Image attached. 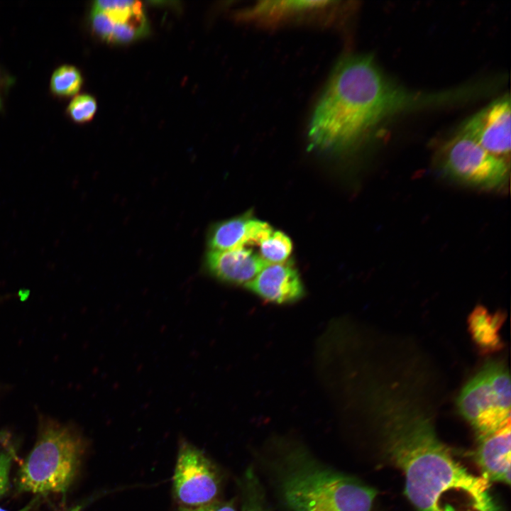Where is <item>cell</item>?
<instances>
[{
	"instance_id": "6da1fadb",
	"label": "cell",
	"mask_w": 511,
	"mask_h": 511,
	"mask_svg": "<svg viewBox=\"0 0 511 511\" xmlns=\"http://www.w3.org/2000/svg\"><path fill=\"white\" fill-rule=\"evenodd\" d=\"M370 393L383 449L403 473L405 495L418 511H502L490 482L454 458L419 404L390 388Z\"/></svg>"
},
{
	"instance_id": "7a4b0ae2",
	"label": "cell",
	"mask_w": 511,
	"mask_h": 511,
	"mask_svg": "<svg viewBox=\"0 0 511 511\" xmlns=\"http://www.w3.org/2000/svg\"><path fill=\"white\" fill-rule=\"evenodd\" d=\"M455 101L454 91H414L397 84L371 55H348L337 63L318 99L308 139L321 150H346L392 116Z\"/></svg>"
},
{
	"instance_id": "3957f363",
	"label": "cell",
	"mask_w": 511,
	"mask_h": 511,
	"mask_svg": "<svg viewBox=\"0 0 511 511\" xmlns=\"http://www.w3.org/2000/svg\"><path fill=\"white\" fill-rule=\"evenodd\" d=\"M79 436L70 427L43 420L35 444L17 477L21 492L65 495L77 473L82 454Z\"/></svg>"
},
{
	"instance_id": "277c9868",
	"label": "cell",
	"mask_w": 511,
	"mask_h": 511,
	"mask_svg": "<svg viewBox=\"0 0 511 511\" xmlns=\"http://www.w3.org/2000/svg\"><path fill=\"white\" fill-rule=\"evenodd\" d=\"M282 494L292 511H370L377 493L351 476L304 462L285 476Z\"/></svg>"
},
{
	"instance_id": "5b68a950",
	"label": "cell",
	"mask_w": 511,
	"mask_h": 511,
	"mask_svg": "<svg viewBox=\"0 0 511 511\" xmlns=\"http://www.w3.org/2000/svg\"><path fill=\"white\" fill-rule=\"evenodd\" d=\"M510 378L505 363L488 361L461 389L456 406L480 438L510 423Z\"/></svg>"
},
{
	"instance_id": "8992f818",
	"label": "cell",
	"mask_w": 511,
	"mask_h": 511,
	"mask_svg": "<svg viewBox=\"0 0 511 511\" xmlns=\"http://www.w3.org/2000/svg\"><path fill=\"white\" fill-rule=\"evenodd\" d=\"M437 160L444 174L472 187L498 189L509 178V162L489 153L461 130L440 148Z\"/></svg>"
},
{
	"instance_id": "52a82bcc",
	"label": "cell",
	"mask_w": 511,
	"mask_h": 511,
	"mask_svg": "<svg viewBox=\"0 0 511 511\" xmlns=\"http://www.w3.org/2000/svg\"><path fill=\"white\" fill-rule=\"evenodd\" d=\"M177 498L186 507H197L214 501L219 490L216 472L198 449L183 444L179 451L173 476Z\"/></svg>"
},
{
	"instance_id": "ba28073f",
	"label": "cell",
	"mask_w": 511,
	"mask_h": 511,
	"mask_svg": "<svg viewBox=\"0 0 511 511\" xmlns=\"http://www.w3.org/2000/svg\"><path fill=\"white\" fill-rule=\"evenodd\" d=\"M90 23L93 31L112 43H127L148 34L149 25L143 6L138 1H96Z\"/></svg>"
},
{
	"instance_id": "9c48e42d",
	"label": "cell",
	"mask_w": 511,
	"mask_h": 511,
	"mask_svg": "<svg viewBox=\"0 0 511 511\" xmlns=\"http://www.w3.org/2000/svg\"><path fill=\"white\" fill-rule=\"evenodd\" d=\"M493 155L510 162L511 106L504 95L466 121L460 129Z\"/></svg>"
},
{
	"instance_id": "30bf717a",
	"label": "cell",
	"mask_w": 511,
	"mask_h": 511,
	"mask_svg": "<svg viewBox=\"0 0 511 511\" xmlns=\"http://www.w3.org/2000/svg\"><path fill=\"white\" fill-rule=\"evenodd\" d=\"M245 287L263 300L275 304H289L304 295L300 275L289 262L268 263Z\"/></svg>"
},
{
	"instance_id": "8fae6325",
	"label": "cell",
	"mask_w": 511,
	"mask_h": 511,
	"mask_svg": "<svg viewBox=\"0 0 511 511\" xmlns=\"http://www.w3.org/2000/svg\"><path fill=\"white\" fill-rule=\"evenodd\" d=\"M268 263L250 248L241 247L223 251H209L204 268L221 282L243 285L252 280Z\"/></svg>"
},
{
	"instance_id": "7c38bea8",
	"label": "cell",
	"mask_w": 511,
	"mask_h": 511,
	"mask_svg": "<svg viewBox=\"0 0 511 511\" xmlns=\"http://www.w3.org/2000/svg\"><path fill=\"white\" fill-rule=\"evenodd\" d=\"M273 229L266 222L243 215L212 225L207 235L209 251H223L258 244Z\"/></svg>"
},
{
	"instance_id": "4fadbf2b",
	"label": "cell",
	"mask_w": 511,
	"mask_h": 511,
	"mask_svg": "<svg viewBox=\"0 0 511 511\" xmlns=\"http://www.w3.org/2000/svg\"><path fill=\"white\" fill-rule=\"evenodd\" d=\"M337 3L331 1H260L245 9L240 16L244 21L275 25L333 10L339 6Z\"/></svg>"
},
{
	"instance_id": "5bb4252c",
	"label": "cell",
	"mask_w": 511,
	"mask_h": 511,
	"mask_svg": "<svg viewBox=\"0 0 511 511\" xmlns=\"http://www.w3.org/2000/svg\"><path fill=\"white\" fill-rule=\"evenodd\" d=\"M511 422L478 438L477 461L489 482L510 483Z\"/></svg>"
},
{
	"instance_id": "9a60e30c",
	"label": "cell",
	"mask_w": 511,
	"mask_h": 511,
	"mask_svg": "<svg viewBox=\"0 0 511 511\" xmlns=\"http://www.w3.org/2000/svg\"><path fill=\"white\" fill-rule=\"evenodd\" d=\"M505 320L502 312H490L483 306H477L468 318V330L473 341L483 353L500 351L503 342L500 330Z\"/></svg>"
},
{
	"instance_id": "2e32d148",
	"label": "cell",
	"mask_w": 511,
	"mask_h": 511,
	"mask_svg": "<svg viewBox=\"0 0 511 511\" xmlns=\"http://www.w3.org/2000/svg\"><path fill=\"white\" fill-rule=\"evenodd\" d=\"M258 245L260 256L268 263L285 262L292 250L290 238L284 233L273 229Z\"/></svg>"
},
{
	"instance_id": "e0dca14e",
	"label": "cell",
	"mask_w": 511,
	"mask_h": 511,
	"mask_svg": "<svg viewBox=\"0 0 511 511\" xmlns=\"http://www.w3.org/2000/svg\"><path fill=\"white\" fill-rule=\"evenodd\" d=\"M83 79L79 70L73 65L58 67L50 79V91L53 94L67 97L76 94L80 89Z\"/></svg>"
},
{
	"instance_id": "ac0fdd59",
	"label": "cell",
	"mask_w": 511,
	"mask_h": 511,
	"mask_svg": "<svg viewBox=\"0 0 511 511\" xmlns=\"http://www.w3.org/2000/svg\"><path fill=\"white\" fill-rule=\"evenodd\" d=\"M97 108L96 99L91 95L84 94L75 97L70 101L67 112L74 121L84 123L92 119Z\"/></svg>"
},
{
	"instance_id": "d6986e66",
	"label": "cell",
	"mask_w": 511,
	"mask_h": 511,
	"mask_svg": "<svg viewBox=\"0 0 511 511\" xmlns=\"http://www.w3.org/2000/svg\"><path fill=\"white\" fill-rule=\"evenodd\" d=\"M13 461V454L0 449V498L5 495L9 487V473Z\"/></svg>"
},
{
	"instance_id": "ffe728a7",
	"label": "cell",
	"mask_w": 511,
	"mask_h": 511,
	"mask_svg": "<svg viewBox=\"0 0 511 511\" xmlns=\"http://www.w3.org/2000/svg\"><path fill=\"white\" fill-rule=\"evenodd\" d=\"M179 511H236L234 506L230 502H221L213 501L210 503L197 506L186 507L180 508Z\"/></svg>"
},
{
	"instance_id": "44dd1931",
	"label": "cell",
	"mask_w": 511,
	"mask_h": 511,
	"mask_svg": "<svg viewBox=\"0 0 511 511\" xmlns=\"http://www.w3.org/2000/svg\"><path fill=\"white\" fill-rule=\"evenodd\" d=\"M241 511H266L256 490L248 489Z\"/></svg>"
},
{
	"instance_id": "7402d4cb",
	"label": "cell",
	"mask_w": 511,
	"mask_h": 511,
	"mask_svg": "<svg viewBox=\"0 0 511 511\" xmlns=\"http://www.w3.org/2000/svg\"><path fill=\"white\" fill-rule=\"evenodd\" d=\"M39 500V496L36 497L33 500H32L28 505H27L23 508L17 510V511H31L38 504V501ZM0 511H9L5 509H3L0 507Z\"/></svg>"
},
{
	"instance_id": "603a6c76",
	"label": "cell",
	"mask_w": 511,
	"mask_h": 511,
	"mask_svg": "<svg viewBox=\"0 0 511 511\" xmlns=\"http://www.w3.org/2000/svg\"><path fill=\"white\" fill-rule=\"evenodd\" d=\"M84 504H78L73 506H70L62 511H81L84 507Z\"/></svg>"
},
{
	"instance_id": "cb8c5ba5",
	"label": "cell",
	"mask_w": 511,
	"mask_h": 511,
	"mask_svg": "<svg viewBox=\"0 0 511 511\" xmlns=\"http://www.w3.org/2000/svg\"><path fill=\"white\" fill-rule=\"evenodd\" d=\"M1 96H0V109H1Z\"/></svg>"
}]
</instances>
